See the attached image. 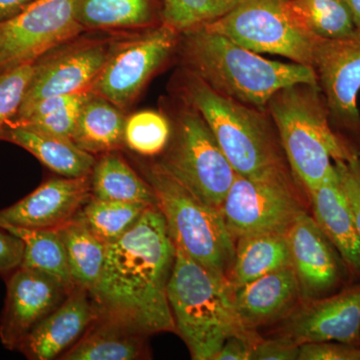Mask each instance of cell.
I'll list each match as a JSON object with an SVG mask.
<instances>
[{"mask_svg":"<svg viewBox=\"0 0 360 360\" xmlns=\"http://www.w3.org/2000/svg\"><path fill=\"white\" fill-rule=\"evenodd\" d=\"M0 227L22 239L25 253L21 266L49 274L70 290L75 288L65 246L56 229H30L7 224Z\"/></svg>","mask_w":360,"mask_h":360,"instance_id":"obj_28","label":"cell"},{"mask_svg":"<svg viewBox=\"0 0 360 360\" xmlns=\"http://www.w3.org/2000/svg\"><path fill=\"white\" fill-rule=\"evenodd\" d=\"M85 32H136L162 23V0H73Z\"/></svg>","mask_w":360,"mask_h":360,"instance_id":"obj_21","label":"cell"},{"mask_svg":"<svg viewBox=\"0 0 360 360\" xmlns=\"http://www.w3.org/2000/svg\"><path fill=\"white\" fill-rule=\"evenodd\" d=\"M84 32L75 20L73 0H37L0 22V72L34 63Z\"/></svg>","mask_w":360,"mask_h":360,"instance_id":"obj_11","label":"cell"},{"mask_svg":"<svg viewBox=\"0 0 360 360\" xmlns=\"http://www.w3.org/2000/svg\"><path fill=\"white\" fill-rule=\"evenodd\" d=\"M167 295L176 333L194 360H213L229 336L248 330L239 321L229 281L179 248Z\"/></svg>","mask_w":360,"mask_h":360,"instance_id":"obj_5","label":"cell"},{"mask_svg":"<svg viewBox=\"0 0 360 360\" xmlns=\"http://www.w3.org/2000/svg\"><path fill=\"white\" fill-rule=\"evenodd\" d=\"M98 316L89 291L75 286L65 300L30 331L18 349L28 359H60Z\"/></svg>","mask_w":360,"mask_h":360,"instance_id":"obj_18","label":"cell"},{"mask_svg":"<svg viewBox=\"0 0 360 360\" xmlns=\"http://www.w3.org/2000/svg\"><path fill=\"white\" fill-rule=\"evenodd\" d=\"M288 9L303 30L323 39H342L356 32L345 0H288Z\"/></svg>","mask_w":360,"mask_h":360,"instance_id":"obj_29","label":"cell"},{"mask_svg":"<svg viewBox=\"0 0 360 360\" xmlns=\"http://www.w3.org/2000/svg\"><path fill=\"white\" fill-rule=\"evenodd\" d=\"M33 70L34 63H30L0 72V134L20 110Z\"/></svg>","mask_w":360,"mask_h":360,"instance_id":"obj_34","label":"cell"},{"mask_svg":"<svg viewBox=\"0 0 360 360\" xmlns=\"http://www.w3.org/2000/svg\"><path fill=\"white\" fill-rule=\"evenodd\" d=\"M90 175L46 180L25 198L0 210V224L30 229H58L91 198Z\"/></svg>","mask_w":360,"mask_h":360,"instance_id":"obj_17","label":"cell"},{"mask_svg":"<svg viewBox=\"0 0 360 360\" xmlns=\"http://www.w3.org/2000/svg\"><path fill=\"white\" fill-rule=\"evenodd\" d=\"M37 0H0V22L25 11Z\"/></svg>","mask_w":360,"mask_h":360,"instance_id":"obj_40","label":"cell"},{"mask_svg":"<svg viewBox=\"0 0 360 360\" xmlns=\"http://www.w3.org/2000/svg\"><path fill=\"white\" fill-rule=\"evenodd\" d=\"M241 0H162V22L179 33L219 20Z\"/></svg>","mask_w":360,"mask_h":360,"instance_id":"obj_33","label":"cell"},{"mask_svg":"<svg viewBox=\"0 0 360 360\" xmlns=\"http://www.w3.org/2000/svg\"><path fill=\"white\" fill-rule=\"evenodd\" d=\"M72 290L39 271L20 266L7 279L6 298L0 321V340L7 349H18L40 321L51 314Z\"/></svg>","mask_w":360,"mask_h":360,"instance_id":"obj_16","label":"cell"},{"mask_svg":"<svg viewBox=\"0 0 360 360\" xmlns=\"http://www.w3.org/2000/svg\"><path fill=\"white\" fill-rule=\"evenodd\" d=\"M307 193L312 217L340 253L352 276L360 278V238L336 169L321 186Z\"/></svg>","mask_w":360,"mask_h":360,"instance_id":"obj_20","label":"cell"},{"mask_svg":"<svg viewBox=\"0 0 360 360\" xmlns=\"http://www.w3.org/2000/svg\"><path fill=\"white\" fill-rule=\"evenodd\" d=\"M274 335L297 345L335 341L360 347V283L326 297L302 302L277 324Z\"/></svg>","mask_w":360,"mask_h":360,"instance_id":"obj_15","label":"cell"},{"mask_svg":"<svg viewBox=\"0 0 360 360\" xmlns=\"http://www.w3.org/2000/svg\"><path fill=\"white\" fill-rule=\"evenodd\" d=\"M125 111L108 99L92 94L85 101L71 141L96 156L124 146Z\"/></svg>","mask_w":360,"mask_h":360,"instance_id":"obj_24","label":"cell"},{"mask_svg":"<svg viewBox=\"0 0 360 360\" xmlns=\"http://www.w3.org/2000/svg\"><path fill=\"white\" fill-rule=\"evenodd\" d=\"M286 238L303 302L326 297L347 286L352 271L311 213L300 215Z\"/></svg>","mask_w":360,"mask_h":360,"instance_id":"obj_14","label":"cell"},{"mask_svg":"<svg viewBox=\"0 0 360 360\" xmlns=\"http://www.w3.org/2000/svg\"><path fill=\"white\" fill-rule=\"evenodd\" d=\"M172 136L169 118L162 110H144L127 116L124 146L141 156L161 155Z\"/></svg>","mask_w":360,"mask_h":360,"instance_id":"obj_32","label":"cell"},{"mask_svg":"<svg viewBox=\"0 0 360 360\" xmlns=\"http://www.w3.org/2000/svg\"><path fill=\"white\" fill-rule=\"evenodd\" d=\"M90 96L91 91L49 97L18 113L9 122L27 125L46 134L71 139L82 106Z\"/></svg>","mask_w":360,"mask_h":360,"instance_id":"obj_30","label":"cell"},{"mask_svg":"<svg viewBox=\"0 0 360 360\" xmlns=\"http://www.w3.org/2000/svg\"><path fill=\"white\" fill-rule=\"evenodd\" d=\"M150 207L143 203L103 200L91 196L79 214L92 233L110 245L122 238Z\"/></svg>","mask_w":360,"mask_h":360,"instance_id":"obj_31","label":"cell"},{"mask_svg":"<svg viewBox=\"0 0 360 360\" xmlns=\"http://www.w3.org/2000/svg\"><path fill=\"white\" fill-rule=\"evenodd\" d=\"M288 0H241L219 20L203 25L257 53L274 54L314 68L321 37L303 30Z\"/></svg>","mask_w":360,"mask_h":360,"instance_id":"obj_9","label":"cell"},{"mask_svg":"<svg viewBox=\"0 0 360 360\" xmlns=\"http://www.w3.org/2000/svg\"><path fill=\"white\" fill-rule=\"evenodd\" d=\"M148 335L115 319L98 316L79 340L61 355L65 360L146 359Z\"/></svg>","mask_w":360,"mask_h":360,"instance_id":"obj_23","label":"cell"},{"mask_svg":"<svg viewBox=\"0 0 360 360\" xmlns=\"http://www.w3.org/2000/svg\"><path fill=\"white\" fill-rule=\"evenodd\" d=\"M0 141L25 149L60 176H89L96 165V156L78 148L71 139L46 134L27 125L7 123L0 134Z\"/></svg>","mask_w":360,"mask_h":360,"instance_id":"obj_22","label":"cell"},{"mask_svg":"<svg viewBox=\"0 0 360 360\" xmlns=\"http://www.w3.org/2000/svg\"><path fill=\"white\" fill-rule=\"evenodd\" d=\"M90 188L92 196L99 200L156 206L155 194L150 184L117 151L96 158L90 174Z\"/></svg>","mask_w":360,"mask_h":360,"instance_id":"obj_26","label":"cell"},{"mask_svg":"<svg viewBox=\"0 0 360 360\" xmlns=\"http://www.w3.org/2000/svg\"><path fill=\"white\" fill-rule=\"evenodd\" d=\"M298 360H360V347L335 341L303 343Z\"/></svg>","mask_w":360,"mask_h":360,"instance_id":"obj_36","label":"cell"},{"mask_svg":"<svg viewBox=\"0 0 360 360\" xmlns=\"http://www.w3.org/2000/svg\"><path fill=\"white\" fill-rule=\"evenodd\" d=\"M170 82V94L203 116L236 174L262 179L291 170L269 111L222 96L180 66Z\"/></svg>","mask_w":360,"mask_h":360,"instance_id":"obj_3","label":"cell"},{"mask_svg":"<svg viewBox=\"0 0 360 360\" xmlns=\"http://www.w3.org/2000/svg\"><path fill=\"white\" fill-rule=\"evenodd\" d=\"M259 338L257 331L251 330L229 336L213 360H250L253 347Z\"/></svg>","mask_w":360,"mask_h":360,"instance_id":"obj_39","label":"cell"},{"mask_svg":"<svg viewBox=\"0 0 360 360\" xmlns=\"http://www.w3.org/2000/svg\"><path fill=\"white\" fill-rule=\"evenodd\" d=\"M180 33L165 23L115 37L108 61L90 91L127 111L148 82L176 56Z\"/></svg>","mask_w":360,"mask_h":360,"instance_id":"obj_10","label":"cell"},{"mask_svg":"<svg viewBox=\"0 0 360 360\" xmlns=\"http://www.w3.org/2000/svg\"><path fill=\"white\" fill-rule=\"evenodd\" d=\"M25 243L15 234L0 227V276H9L22 264Z\"/></svg>","mask_w":360,"mask_h":360,"instance_id":"obj_38","label":"cell"},{"mask_svg":"<svg viewBox=\"0 0 360 360\" xmlns=\"http://www.w3.org/2000/svg\"><path fill=\"white\" fill-rule=\"evenodd\" d=\"M307 191L291 170L262 179L236 174L221 212L232 236L286 234L303 213L310 212Z\"/></svg>","mask_w":360,"mask_h":360,"instance_id":"obj_8","label":"cell"},{"mask_svg":"<svg viewBox=\"0 0 360 360\" xmlns=\"http://www.w3.org/2000/svg\"><path fill=\"white\" fill-rule=\"evenodd\" d=\"M56 231L65 246L73 283L91 291L101 278L108 245L92 233L79 212Z\"/></svg>","mask_w":360,"mask_h":360,"instance_id":"obj_27","label":"cell"},{"mask_svg":"<svg viewBox=\"0 0 360 360\" xmlns=\"http://www.w3.org/2000/svg\"><path fill=\"white\" fill-rule=\"evenodd\" d=\"M160 110L169 118L172 136L158 162L203 202L221 210L238 174L207 122L174 94L162 97Z\"/></svg>","mask_w":360,"mask_h":360,"instance_id":"obj_7","label":"cell"},{"mask_svg":"<svg viewBox=\"0 0 360 360\" xmlns=\"http://www.w3.org/2000/svg\"><path fill=\"white\" fill-rule=\"evenodd\" d=\"M233 300L243 328L252 331L278 324L303 302L291 266L234 288Z\"/></svg>","mask_w":360,"mask_h":360,"instance_id":"obj_19","label":"cell"},{"mask_svg":"<svg viewBox=\"0 0 360 360\" xmlns=\"http://www.w3.org/2000/svg\"><path fill=\"white\" fill-rule=\"evenodd\" d=\"M314 70L333 130L360 153V32L342 39H319Z\"/></svg>","mask_w":360,"mask_h":360,"instance_id":"obj_12","label":"cell"},{"mask_svg":"<svg viewBox=\"0 0 360 360\" xmlns=\"http://www.w3.org/2000/svg\"><path fill=\"white\" fill-rule=\"evenodd\" d=\"M352 13L355 28L360 32V0H345Z\"/></svg>","mask_w":360,"mask_h":360,"instance_id":"obj_41","label":"cell"},{"mask_svg":"<svg viewBox=\"0 0 360 360\" xmlns=\"http://www.w3.org/2000/svg\"><path fill=\"white\" fill-rule=\"evenodd\" d=\"M335 167L354 213L360 238V155L352 160H336Z\"/></svg>","mask_w":360,"mask_h":360,"instance_id":"obj_35","label":"cell"},{"mask_svg":"<svg viewBox=\"0 0 360 360\" xmlns=\"http://www.w3.org/2000/svg\"><path fill=\"white\" fill-rule=\"evenodd\" d=\"M176 248L158 206L106 248L103 272L89 291L99 316L146 335L176 333L167 288Z\"/></svg>","mask_w":360,"mask_h":360,"instance_id":"obj_1","label":"cell"},{"mask_svg":"<svg viewBox=\"0 0 360 360\" xmlns=\"http://www.w3.org/2000/svg\"><path fill=\"white\" fill-rule=\"evenodd\" d=\"M175 58L215 91L260 110L284 87L317 84L314 68L262 58L205 26L180 33Z\"/></svg>","mask_w":360,"mask_h":360,"instance_id":"obj_2","label":"cell"},{"mask_svg":"<svg viewBox=\"0 0 360 360\" xmlns=\"http://www.w3.org/2000/svg\"><path fill=\"white\" fill-rule=\"evenodd\" d=\"M267 111L291 172L307 193L335 172V161L360 155L331 127L319 84H296L278 90Z\"/></svg>","mask_w":360,"mask_h":360,"instance_id":"obj_4","label":"cell"},{"mask_svg":"<svg viewBox=\"0 0 360 360\" xmlns=\"http://www.w3.org/2000/svg\"><path fill=\"white\" fill-rule=\"evenodd\" d=\"M300 345L281 336L259 340L253 347L250 360H295L298 359Z\"/></svg>","mask_w":360,"mask_h":360,"instance_id":"obj_37","label":"cell"},{"mask_svg":"<svg viewBox=\"0 0 360 360\" xmlns=\"http://www.w3.org/2000/svg\"><path fill=\"white\" fill-rule=\"evenodd\" d=\"M142 175L155 194L175 248L213 274L229 281L236 238L221 210L200 200L158 161L141 165Z\"/></svg>","mask_w":360,"mask_h":360,"instance_id":"obj_6","label":"cell"},{"mask_svg":"<svg viewBox=\"0 0 360 360\" xmlns=\"http://www.w3.org/2000/svg\"><path fill=\"white\" fill-rule=\"evenodd\" d=\"M290 266V252L286 234H250L236 240L229 281L232 288H238Z\"/></svg>","mask_w":360,"mask_h":360,"instance_id":"obj_25","label":"cell"},{"mask_svg":"<svg viewBox=\"0 0 360 360\" xmlns=\"http://www.w3.org/2000/svg\"><path fill=\"white\" fill-rule=\"evenodd\" d=\"M80 37L34 61L32 79L18 113L49 97L90 91L108 61L115 37Z\"/></svg>","mask_w":360,"mask_h":360,"instance_id":"obj_13","label":"cell"}]
</instances>
